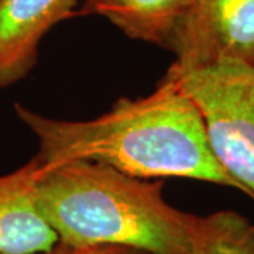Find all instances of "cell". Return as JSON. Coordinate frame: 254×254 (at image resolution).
I'll return each instance as SVG.
<instances>
[{
	"label": "cell",
	"mask_w": 254,
	"mask_h": 254,
	"mask_svg": "<svg viewBox=\"0 0 254 254\" xmlns=\"http://www.w3.org/2000/svg\"><path fill=\"white\" fill-rule=\"evenodd\" d=\"M167 76L196 106L218 163L254 199V64L174 63Z\"/></svg>",
	"instance_id": "obj_3"
},
{
	"label": "cell",
	"mask_w": 254,
	"mask_h": 254,
	"mask_svg": "<svg viewBox=\"0 0 254 254\" xmlns=\"http://www.w3.org/2000/svg\"><path fill=\"white\" fill-rule=\"evenodd\" d=\"M34 190L60 243L72 249L116 246L188 254L199 232L202 216L171 206L163 182H147L106 164L40 163Z\"/></svg>",
	"instance_id": "obj_2"
},
{
	"label": "cell",
	"mask_w": 254,
	"mask_h": 254,
	"mask_svg": "<svg viewBox=\"0 0 254 254\" xmlns=\"http://www.w3.org/2000/svg\"><path fill=\"white\" fill-rule=\"evenodd\" d=\"M188 254H254V223L235 210L202 216Z\"/></svg>",
	"instance_id": "obj_8"
},
{
	"label": "cell",
	"mask_w": 254,
	"mask_h": 254,
	"mask_svg": "<svg viewBox=\"0 0 254 254\" xmlns=\"http://www.w3.org/2000/svg\"><path fill=\"white\" fill-rule=\"evenodd\" d=\"M78 0H0V89L27 75L47 31L72 14Z\"/></svg>",
	"instance_id": "obj_5"
},
{
	"label": "cell",
	"mask_w": 254,
	"mask_h": 254,
	"mask_svg": "<svg viewBox=\"0 0 254 254\" xmlns=\"http://www.w3.org/2000/svg\"><path fill=\"white\" fill-rule=\"evenodd\" d=\"M38 167L34 157L16 171L0 175V254L48 253L60 243L37 203Z\"/></svg>",
	"instance_id": "obj_6"
},
{
	"label": "cell",
	"mask_w": 254,
	"mask_h": 254,
	"mask_svg": "<svg viewBox=\"0 0 254 254\" xmlns=\"http://www.w3.org/2000/svg\"><path fill=\"white\" fill-rule=\"evenodd\" d=\"M73 249L69 247V246L64 245V243H58V246L55 247L54 250L48 252V253H43V254H72Z\"/></svg>",
	"instance_id": "obj_10"
},
{
	"label": "cell",
	"mask_w": 254,
	"mask_h": 254,
	"mask_svg": "<svg viewBox=\"0 0 254 254\" xmlns=\"http://www.w3.org/2000/svg\"><path fill=\"white\" fill-rule=\"evenodd\" d=\"M170 48L185 65L226 58L254 64V0H195Z\"/></svg>",
	"instance_id": "obj_4"
},
{
	"label": "cell",
	"mask_w": 254,
	"mask_h": 254,
	"mask_svg": "<svg viewBox=\"0 0 254 254\" xmlns=\"http://www.w3.org/2000/svg\"><path fill=\"white\" fill-rule=\"evenodd\" d=\"M195 0H85V10L112 21L126 36L170 48Z\"/></svg>",
	"instance_id": "obj_7"
},
{
	"label": "cell",
	"mask_w": 254,
	"mask_h": 254,
	"mask_svg": "<svg viewBox=\"0 0 254 254\" xmlns=\"http://www.w3.org/2000/svg\"><path fill=\"white\" fill-rule=\"evenodd\" d=\"M136 250L116 246H99V247H88V249H73L72 254H134Z\"/></svg>",
	"instance_id": "obj_9"
},
{
	"label": "cell",
	"mask_w": 254,
	"mask_h": 254,
	"mask_svg": "<svg viewBox=\"0 0 254 254\" xmlns=\"http://www.w3.org/2000/svg\"><path fill=\"white\" fill-rule=\"evenodd\" d=\"M38 140L43 165L92 161L137 178H188L242 190L209 147L193 102L167 75L140 99H120L99 118L60 120L16 105Z\"/></svg>",
	"instance_id": "obj_1"
}]
</instances>
